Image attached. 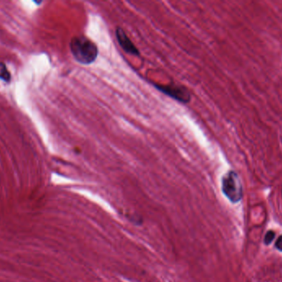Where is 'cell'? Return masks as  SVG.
I'll use <instances>...</instances> for the list:
<instances>
[{
	"label": "cell",
	"instance_id": "obj_1",
	"mask_svg": "<svg viewBox=\"0 0 282 282\" xmlns=\"http://www.w3.org/2000/svg\"><path fill=\"white\" fill-rule=\"evenodd\" d=\"M69 48L76 62L85 66L94 63L99 52L97 44L84 35L72 37Z\"/></svg>",
	"mask_w": 282,
	"mask_h": 282
},
{
	"label": "cell",
	"instance_id": "obj_7",
	"mask_svg": "<svg viewBox=\"0 0 282 282\" xmlns=\"http://www.w3.org/2000/svg\"><path fill=\"white\" fill-rule=\"evenodd\" d=\"M275 246L278 251L282 252V235L278 238L277 240L275 242Z\"/></svg>",
	"mask_w": 282,
	"mask_h": 282
},
{
	"label": "cell",
	"instance_id": "obj_3",
	"mask_svg": "<svg viewBox=\"0 0 282 282\" xmlns=\"http://www.w3.org/2000/svg\"><path fill=\"white\" fill-rule=\"evenodd\" d=\"M153 85L163 94H166L180 103H187L191 101V94L185 87L178 85H159L155 83Z\"/></svg>",
	"mask_w": 282,
	"mask_h": 282
},
{
	"label": "cell",
	"instance_id": "obj_2",
	"mask_svg": "<svg viewBox=\"0 0 282 282\" xmlns=\"http://www.w3.org/2000/svg\"><path fill=\"white\" fill-rule=\"evenodd\" d=\"M222 191L230 202L236 204L243 199V186L235 171L228 172L222 177Z\"/></svg>",
	"mask_w": 282,
	"mask_h": 282
},
{
	"label": "cell",
	"instance_id": "obj_4",
	"mask_svg": "<svg viewBox=\"0 0 282 282\" xmlns=\"http://www.w3.org/2000/svg\"><path fill=\"white\" fill-rule=\"evenodd\" d=\"M115 33H116L117 42L121 46V48L125 53L135 55V57H139V55H140L139 50L137 49L136 46H134V44L132 42L130 37H128L127 34L125 33V31L123 30L121 27H117L116 28Z\"/></svg>",
	"mask_w": 282,
	"mask_h": 282
},
{
	"label": "cell",
	"instance_id": "obj_6",
	"mask_svg": "<svg viewBox=\"0 0 282 282\" xmlns=\"http://www.w3.org/2000/svg\"><path fill=\"white\" fill-rule=\"evenodd\" d=\"M275 233L271 231V230H270V231L266 233V235H265V238H264V243H265L266 245L271 244V242L275 239Z\"/></svg>",
	"mask_w": 282,
	"mask_h": 282
},
{
	"label": "cell",
	"instance_id": "obj_5",
	"mask_svg": "<svg viewBox=\"0 0 282 282\" xmlns=\"http://www.w3.org/2000/svg\"><path fill=\"white\" fill-rule=\"evenodd\" d=\"M0 80L5 82H10L11 80V74L8 70L6 65L1 62H0Z\"/></svg>",
	"mask_w": 282,
	"mask_h": 282
}]
</instances>
